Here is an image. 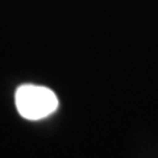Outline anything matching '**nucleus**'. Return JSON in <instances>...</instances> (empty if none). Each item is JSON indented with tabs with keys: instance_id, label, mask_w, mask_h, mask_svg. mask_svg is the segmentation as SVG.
I'll use <instances>...</instances> for the list:
<instances>
[{
	"instance_id": "1",
	"label": "nucleus",
	"mask_w": 158,
	"mask_h": 158,
	"mask_svg": "<svg viewBox=\"0 0 158 158\" xmlns=\"http://www.w3.org/2000/svg\"><path fill=\"white\" fill-rule=\"evenodd\" d=\"M19 113L27 120H41L57 111L59 100L50 88L36 85H23L15 94Z\"/></svg>"
}]
</instances>
